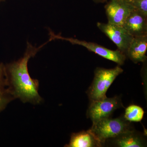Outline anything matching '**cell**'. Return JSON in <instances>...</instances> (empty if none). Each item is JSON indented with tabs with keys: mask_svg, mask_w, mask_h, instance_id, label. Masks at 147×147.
I'll list each match as a JSON object with an SVG mask.
<instances>
[{
	"mask_svg": "<svg viewBox=\"0 0 147 147\" xmlns=\"http://www.w3.org/2000/svg\"><path fill=\"white\" fill-rule=\"evenodd\" d=\"M48 42L38 47L28 42L23 57L5 65L7 86L14 99L18 98L24 103L29 102L33 105L40 104L42 101L38 93L39 82L31 77L28 63L30 59L34 57Z\"/></svg>",
	"mask_w": 147,
	"mask_h": 147,
	"instance_id": "6da1fadb",
	"label": "cell"
},
{
	"mask_svg": "<svg viewBox=\"0 0 147 147\" xmlns=\"http://www.w3.org/2000/svg\"><path fill=\"white\" fill-rule=\"evenodd\" d=\"M132 129L130 122L123 116L114 119L106 118L92 123L89 130L102 146L110 139Z\"/></svg>",
	"mask_w": 147,
	"mask_h": 147,
	"instance_id": "7a4b0ae2",
	"label": "cell"
},
{
	"mask_svg": "<svg viewBox=\"0 0 147 147\" xmlns=\"http://www.w3.org/2000/svg\"><path fill=\"white\" fill-rule=\"evenodd\" d=\"M123 70L120 65L112 69L97 67L93 81L86 92L90 102L107 97L106 92L113 82Z\"/></svg>",
	"mask_w": 147,
	"mask_h": 147,
	"instance_id": "3957f363",
	"label": "cell"
},
{
	"mask_svg": "<svg viewBox=\"0 0 147 147\" xmlns=\"http://www.w3.org/2000/svg\"><path fill=\"white\" fill-rule=\"evenodd\" d=\"M49 35L50 41L56 39L68 41L73 45H81L86 47L90 51L93 52L108 60L114 62L120 66L123 65L126 60V56L118 50H111L94 42H87L72 38L65 37L60 34H55L51 30H49Z\"/></svg>",
	"mask_w": 147,
	"mask_h": 147,
	"instance_id": "277c9868",
	"label": "cell"
},
{
	"mask_svg": "<svg viewBox=\"0 0 147 147\" xmlns=\"http://www.w3.org/2000/svg\"><path fill=\"white\" fill-rule=\"evenodd\" d=\"M123 107L119 96L105 97L101 100L91 101L87 111V116L92 123L101 119L110 117L115 110Z\"/></svg>",
	"mask_w": 147,
	"mask_h": 147,
	"instance_id": "5b68a950",
	"label": "cell"
},
{
	"mask_svg": "<svg viewBox=\"0 0 147 147\" xmlns=\"http://www.w3.org/2000/svg\"><path fill=\"white\" fill-rule=\"evenodd\" d=\"M97 27L116 45L118 50L126 56L133 37L123 26L98 22Z\"/></svg>",
	"mask_w": 147,
	"mask_h": 147,
	"instance_id": "8992f818",
	"label": "cell"
},
{
	"mask_svg": "<svg viewBox=\"0 0 147 147\" xmlns=\"http://www.w3.org/2000/svg\"><path fill=\"white\" fill-rule=\"evenodd\" d=\"M105 6L108 23L123 26L125 20L134 10L129 0H108Z\"/></svg>",
	"mask_w": 147,
	"mask_h": 147,
	"instance_id": "52a82bcc",
	"label": "cell"
},
{
	"mask_svg": "<svg viewBox=\"0 0 147 147\" xmlns=\"http://www.w3.org/2000/svg\"><path fill=\"white\" fill-rule=\"evenodd\" d=\"M123 26L133 37L147 35V18L135 9L125 20Z\"/></svg>",
	"mask_w": 147,
	"mask_h": 147,
	"instance_id": "ba28073f",
	"label": "cell"
},
{
	"mask_svg": "<svg viewBox=\"0 0 147 147\" xmlns=\"http://www.w3.org/2000/svg\"><path fill=\"white\" fill-rule=\"evenodd\" d=\"M147 35L134 37L126 54L134 63H145L147 60Z\"/></svg>",
	"mask_w": 147,
	"mask_h": 147,
	"instance_id": "9c48e42d",
	"label": "cell"
},
{
	"mask_svg": "<svg viewBox=\"0 0 147 147\" xmlns=\"http://www.w3.org/2000/svg\"><path fill=\"white\" fill-rule=\"evenodd\" d=\"M110 140L117 147H143L146 146L145 139L134 129L123 133Z\"/></svg>",
	"mask_w": 147,
	"mask_h": 147,
	"instance_id": "30bf717a",
	"label": "cell"
},
{
	"mask_svg": "<svg viewBox=\"0 0 147 147\" xmlns=\"http://www.w3.org/2000/svg\"><path fill=\"white\" fill-rule=\"evenodd\" d=\"M102 146L94 134L90 131H83L78 133H72L70 141L65 147H94Z\"/></svg>",
	"mask_w": 147,
	"mask_h": 147,
	"instance_id": "8fae6325",
	"label": "cell"
},
{
	"mask_svg": "<svg viewBox=\"0 0 147 147\" xmlns=\"http://www.w3.org/2000/svg\"><path fill=\"white\" fill-rule=\"evenodd\" d=\"M14 99L7 86L5 65L0 63V113L9 102Z\"/></svg>",
	"mask_w": 147,
	"mask_h": 147,
	"instance_id": "7c38bea8",
	"label": "cell"
},
{
	"mask_svg": "<svg viewBox=\"0 0 147 147\" xmlns=\"http://www.w3.org/2000/svg\"><path fill=\"white\" fill-rule=\"evenodd\" d=\"M144 110L138 105H131L125 109L123 117L128 121L139 122L143 119L144 117Z\"/></svg>",
	"mask_w": 147,
	"mask_h": 147,
	"instance_id": "4fadbf2b",
	"label": "cell"
},
{
	"mask_svg": "<svg viewBox=\"0 0 147 147\" xmlns=\"http://www.w3.org/2000/svg\"><path fill=\"white\" fill-rule=\"evenodd\" d=\"M134 9L147 18V0H129Z\"/></svg>",
	"mask_w": 147,
	"mask_h": 147,
	"instance_id": "5bb4252c",
	"label": "cell"
},
{
	"mask_svg": "<svg viewBox=\"0 0 147 147\" xmlns=\"http://www.w3.org/2000/svg\"><path fill=\"white\" fill-rule=\"evenodd\" d=\"M108 0H93L94 1L97 3H103L107 1Z\"/></svg>",
	"mask_w": 147,
	"mask_h": 147,
	"instance_id": "9a60e30c",
	"label": "cell"
},
{
	"mask_svg": "<svg viewBox=\"0 0 147 147\" xmlns=\"http://www.w3.org/2000/svg\"><path fill=\"white\" fill-rule=\"evenodd\" d=\"M5 0H0V3H1L3 1H4Z\"/></svg>",
	"mask_w": 147,
	"mask_h": 147,
	"instance_id": "2e32d148",
	"label": "cell"
}]
</instances>
